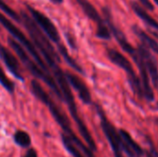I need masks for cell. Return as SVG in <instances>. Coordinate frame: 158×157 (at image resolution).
Segmentation results:
<instances>
[{
	"label": "cell",
	"mask_w": 158,
	"mask_h": 157,
	"mask_svg": "<svg viewBox=\"0 0 158 157\" xmlns=\"http://www.w3.org/2000/svg\"><path fill=\"white\" fill-rule=\"evenodd\" d=\"M7 43L9 44V46L14 50V52L16 53V55L18 56V57L21 60L22 64L27 68V69L34 76L36 77L38 80L43 81L53 92L56 95V97L61 101L64 102L63 100V95L61 93V91L58 87V85L56 84V80L54 79L53 76L51 75H47L40 67L39 65L34 61V59H31L29 56L28 52L25 50V48L18 42L16 41L13 37H9L7 38Z\"/></svg>",
	"instance_id": "6da1fadb"
},
{
	"label": "cell",
	"mask_w": 158,
	"mask_h": 157,
	"mask_svg": "<svg viewBox=\"0 0 158 157\" xmlns=\"http://www.w3.org/2000/svg\"><path fill=\"white\" fill-rule=\"evenodd\" d=\"M95 108H96V112L100 118L101 128H102L103 132L106 135V137L111 146V149L113 150L115 157H123V152L126 153L129 157H131V155H130V154H131L130 151L128 150L126 144L124 143L122 138L119 135V132L107 119L102 107L100 105H96Z\"/></svg>",
	"instance_id": "7a4b0ae2"
},
{
	"label": "cell",
	"mask_w": 158,
	"mask_h": 157,
	"mask_svg": "<svg viewBox=\"0 0 158 157\" xmlns=\"http://www.w3.org/2000/svg\"><path fill=\"white\" fill-rule=\"evenodd\" d=\"M106 55H107V57L109 58V60L113 64L117 65L118 67L122 68L127 73L129 82H130L131 87L132 91L134 92V93L137 96H139L140 98L143 97L142 82L139 80V78L137 77V75L132 68V65L131 64L129 59L115 49H108L106 52Z\"/></svg>",
	"instance_id": "3957f363"
},
{
	"label": "cell",
	"mask_w": 158,
	"mask_h": 157,
	"mask_svg": "<svg viewBox=\"0 0 158 157\" xmlns=\"http://www.w3.org/2000/svg\"><path fill=\"white\" fill-rule=\"evenodd\" d=\"M26 7L28 8V11L30 12L31 17L32 18L34 22L37 24V26L40 28V30L46 35V37L50 41L55 43L56 45L58 43H60L59 33L57 31L56 27L52 22V20L47 16L43 14L42 12H40L33 6H30V5H26Z\"/></svg>",
	"instance_id": "277c9868"
},
{
	"label": "cell",
	"mask_w": 158,
	"mask_h": 157,
	"mask_svg": "<svg viewBox=\"0 0 158 157\" xmlns=\"http://www.w3.org/2000/svg\"><path fill=\"white\" fill-rule=\"evenodd\" d=\"M77 3L81 7L84 14L93 21H94L97 25L96 30V36L100 39L104 40H110L111 33L110 30L106 22L96 10V8L88 1V0H77Z\"/></svg>",
	"instance_id": "5b68a950"
},
{
	"label": "cell",
	"mask_w": 158,
	"mask_h": 157,
	"mask_svg": "<svg viewBox=\"0 0 158 157\" xmlns=\"http://www.w3.org/2000/svg\"><path fill=\"white\" fill-rule=\"evenodd\" d=\"M103 12L106 18V22L110 30V31L113 33V35L115 36L116 40L118 41V43H119V45L121 46V48L127 52L131 57H133L136 54H137V49H135L127 40L125 34L116 26V24L114 23L113 18H112V14L109 10L108 7H104L103 8Z\"/></svg>",
	"instance_id": "8992f818"
},
{
	"label": "cell",
	"mask_w": 158,
	"mask_h": 157,
	"mask_svg": "<svg viewBox=\"0 0 158 157\" xmlns=\"http://www.w3.org/2000/svg\"><path fill=\"white\" fill-rule=\"evenodd\" d=\"M137 50L143 60V63L146 67L149 78L151 79L154 87L156 90H158V66L156 58L151 53L150 49H148L143 44L138 45Z\"/></svg>",
	"instance_id": "52a82bcc"
},
{
	"label": "cell",
	"mask_w": 158,
	"mask_h": 157,
	"mask_svg": "<svg viewBox=\"0 0 158 157\" xmlns=\"http://www.w3.org/2000/svg\"><path fill=\"white\" fill-rule=\"evenodd\" d=\"M65 76L69 81V84L72 86L73 89L77 92L79 98L82 101V103L85 105H91L92 104L91 93L87 85L84 83V81L81 78H79L77 75H74L73 73L69 71H66Z\"/></svg>",
	"instance_id": "ba28073f"
},
{
	"label": "cell",
	"mask_w": 158,
	"mask_h": 157,
	"mask_svg": "<svg viewBox=\"0 0 158 157\" xmlns=\"http://www.w3.org/2000/svg\"><path fill=\"white\" fill-rule=\"evenodd\" d=\"M0 58L9 70V72L19 81H24L23 76L19 71V64L15 56L0 43Z\"/></svg>",
	"instance_id": "9c48e42d"
},
{
	"label": "cell",
	"mask_w": 158,
	"mask_h": 157,
	"mask_svg": "<svg viewBox=\"0 0 158 157\" xmlns=\"http://www.w3.org/2000/svg\"><path fill=\"white\" fill-rule=\"evenodd\" d=\"M131 8L134 11V13L143 21V23L146 25L147 29L151 33H153L154 36H156L158 39V22L153 19L147 12L146 10L142 7L140 5L137 3H131Z\"/></svg>",
	"instance_id": "30bf717a"
},
{
	"label": "cell",
	"mask_w": 158,
	"mask_h": 157,
	"mask_svg": "<svg viewBox=\"0 0 158 157\" xmlns=\"http://www.w3.org/2000/svg\"><path fill=\"white\" fill-rule=\"evenodd\" d=\"M118 132L132 157H142L144 155L143 149L131 138V134L128 131H126L125 130H119Z\"/></svg>",
	"instance_id": "8fae6325"
},
{
	"label": "cell",
	"mask_w": 158,
	"mask_h": 157,
	"mask_svg": "<svg viewBox=\"0 0 158 157\" xmlns=\"http://www.w3.org/2000/svg\"><path fill=\"white\" fill-rule=\"evenodd\" d=\"M133 33L141 40V42L143 43V44L144 46H146L148 49L152 50L153 52L158 54V43L153 39L152 37H150L144 31H143L139 26L137 25H133L131 27Z\"/></svg>",
	"instance_id": "7c38bea8"
},
{
	"label": "cell",
	"mask_w": 158,
	"mask_h": 157,
	"mask_svg": "<svg viewBox=\"0 0 158 157\" xmlns=\"http://www.w3.org/2000/svg\"><path fill=\"white\" fill-rule=\"evenodd\" d=\"M57 48H58V52H59V54L64 57V59L66 60V62L68 63V65L69 66H70L72 68H74L77 72H79V73H81V74H82V75H84L85 74V72H84V70L81 68V67L69 55V53H68V50H67V48L65 47V45L64 44H62L61 43H58L57 44Z\"/></svg>",
	"instance_id": "4fadbf2b"
},
{
	"label": "cell",
	"mask_w": 158,
	"mask_h": 157,
	"mask_svg": "<svg viewBox=\"0 0 158 157\" xmlns=\"http://www.w3.org/2000/svg\"><path fill=\"white\" fill-rule=\"evenodd\" d=\"M61 136V141L63 143V145L65 147V149L70 154V155L72 157H85L84 155L77 148V146L71 142V140L69 138L68 135H66L64 132H62L60 134Z\"/></svg>",
	"instance_id": "5bb4252c"
},
{
	"label": "cell",
	"mask_w": 158,
	"mask_h": 157,
	"mask_svg": "<svg viewBox=\"0 0 158 157\" xmlns=\"http://www.w3.org/2000/svg\"><path fill=\"white\" fill-rule=\"evenodd\" d=\"M14 142L17 145L22 147V148H27L30 147L31 143V140L30 135L23 130H18L15 132L14 136H13Z\"/></svg>",
	"instance_id": "9a60e30c"
},
{
	"label": "cell",
	"mask_w": 158,
	"mask_h": 157,
	"mask_svg": "<svg viewBox=\"0 0 158 157\" xmlns=\"http://www.w3.org/2000/svg\"><path fill=\"white\" fill-rule=\"evenodd\" d=\"M0 84L3 86V88L7 93H11V94L14 93V92H15V84L13 83L12 81H10L6 77L5 71L3 70V68L1 67H0Z\"/></svg>",
	"instance_id": "2e32d148"
},
{
	"label": "cell",
	"mask_w": 158,
	"mask_h": 157,
	"mask_svg": "<svg viewBox=\"0 0 158 157\" xmlns=\"http://www.w3.org/2000/svg\"><path fill=\"white\" fill-rule=\"evenodd\" d=\"M0 9L6 14L7 15L9 18H11L13 20L17 21V22H19L20 23V16L19 14H17L9 6H7L4 1L0 0Z\"/></svg>",
	"instance_id": "e0dca14e"
},
{
	"label": "cell",
	"mask_w": 158,
	"mask_h": 157,
	"mask_svg": "<svg viewBox=\"0 0 158 157\" xmlns=\"http://www.w3.org/2000/svg\"><path fill=\"white\" fill-rule=\"evenodd\" d=\"M147 142L149 143V151L146 153V157H158L157 150L156 149L152 140L149 137H147Z\"/></svg>",
	"instance_id": "ac0fdd59"
},
{
	"label": "cell",
	"mask_w": 158,
	"mask_h": 157,
	"mask_svg": "<svg viewBox=\"0 0 158 157\" xmlns=\"http://www.w3.org/2000/svg\"><path fill=\"white\" fill-rule=\"evenodd\" d=\"M140 1L143 4V6H144V8L149 9V10H154V6L150 0H140Z\"/></svg>",
	"instance_id": "d6986e66"
},
{
	"label": "cell",
	"mask_w": 158,
	"mask_h": 157,
	"mask_svg": "<svg viewBox=\"0 0 158 157\" xmlns=\"http://www.w3.org/2000/svg\"><path fill=\"white\" fill-rule=\"evenodd\" d=\"M22 157H38V155H37V152L35 151V149L30 148Z\"/></svg>",
	"instance_id": "ffe728a7"
},
{
	"label": "cell",
	"mask_w": 158,
	"mask_h": 157,
	"mask_svg": "<svg viewBox=\"0 0 158 157\" xmlns=\"http://www.w3.org/2000/svg\"><path fill=\"white\" fill-rule=\"evenodd\" d=\"M49 1L54 4H62L63 3V0H49Z\"/></svg>",
	"instance_id": "44dd1931"
},
{
	"label": "cell",
	"mask_w": 158,
	"mask_h": 157,
	"mask_svg": "<svg viewBox=\"0 0 158 157\" xmlns=\"http://www.w3.org/2000/svg\"><path fill=\"white\" fill-rule=\"evenodd\" d=\"M154 1L156 2V5H157V6H158V0H154Z\"/></svg>",
	"instance_id": "7402d4cb"
},
{
	"label": "cell",
	"mask_w": 158,
	"mask_h": 157,
	"mask_svg": "<svg viewBox=\"0 0 158 157\" xmlns=\"http://www.w3.org/2000/svg\"><path fill=\"white\" fill-rule=\"evenodd\" d=\"M157 109H158V103H157Z\"/></svg>",
	"instance_id": "603a6c76"
}]
</instances>
